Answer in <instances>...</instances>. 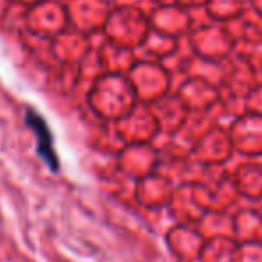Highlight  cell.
Segmentation results:
<instances>
[{"instance_id":"2","label":"cell","mask_w":262,"mask_h":262,"mask_svg":"<svg viewBox=\"0 0 262 262\" xmlns=\"http://www.w3.org/2000/svg\"><path fill=\"white\" fill-rule=\"evenodd\" d=\"M259 84H262V62L257 59L234 52L225 61V82L230 93L250 95Z\"/></svg>"},{"instance_id":"4","label":"cell","mask_w":262,"mask_h":262,"mask_svg":"<svg viewBox=\"0 0 262 262\" xmlns=\"http://www.w3.org/2000/svg\"><path fill=\"white\" fill-rule=\"evenodd\" d=\"M154 24L162 34L177 39H186L196 27V18H194V11L186 9L179 4H166L156 11Z\"/></svg>"},{"instance_id":"7","label":"cell","mask_w":262,"mask_h":262,"mask_svg":"<svg viewBox=\"0 0 262 262\" xmlns=\"http://www.w3.org/2000/svg\"><path fill=\"white\" fill-rule=\"evenodd\" d=\"M250 9V0H209L205 13L212 21L228 24Z\"/></svg>"},{"instance_id":"1","label":"cell","mask_w":262,"mask_h":262,"mask_svg":"<svg viewBox=\"0 0 262 262\" xmlns=\"http://www.w3.org/2000/svg\"><path fill=\"white\" fill-rule=\"evenodd\" d=\"M186 41L193 54L204 61L225 62L235 52V43L227 25L212 20L196 25Z\"/></svg>"},{"instance_id":"3","label":"cell","mask_w":262,"mask_h":262,"mask_svg":"<svg viewBox=\"0 0 262 262\" xmlns=\"http://www.w3.org/2000/svg\"><path fill=\"white\" fill-rule=\"evenodd\" d=\"M225 25L235 43V52L250 55L262 62V18L259 14L248 9Z\"/></svg>"},{"instance_id":"9","label":"cell","mask_w":262,"mask_h":262,"mask_svg":"<svg viewBox=\"0 0 262 262\" xmlns=\"http://www.w3.org/2000/svg\"><path fill=\"white\" fill-rule=\"evenodd\" d=\"M250 9L262 18V0H250Z\"/></svg>"},{"instance_id":"8","label":"cell","mask_w":262,"mask_h":262,"mask_svg":"<svg viewBox=\"0 0 262 262\" xmlns=\"http://www.w3.org/2000/svg\"><path fill=\"white\" fill-rule=\"evenodd\" d=\"M209 0H175V4L186 7L189 11H204L207 7Z\"/></svg>"},{"instance_id":"6","label":"cell","mask_w":262,"mask_h":262,"mask_svg":"<svg viewBox=\"0 0 262 262\" xmlns=\"http://www.w3.org/2000/svg\"><path fill=\"white\" fill-rule=\"evenodd\" d=\"M220 90L221 88L214 86V84H210L204 79L189 77V79L184 80L182 86H180V98H182L186 104H194V102L210 104V102L220 98Z\"/></svg>"},{"instance_id":"5","label":"cell","mask_w":262,"mask_h":262,"mask_svg":"<svg viewBox=\"0 0 262 262\" xmlns=\"http://www.w3.org/2000/svg\"><path fill=\"white\" fill-rule=\"evenodd\" d=\"M25 123L29 125V128H31L32 134H34L36 154H38V157L45 162V166L50 171L57 173L59 169H61V162H59V156H57V152H55L52 130H50L45 118H43L38 111L29 107V109L25 111Z\"/></svg>"}]
</instances>
